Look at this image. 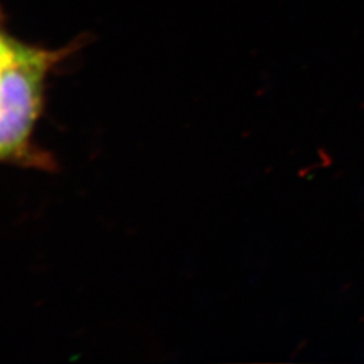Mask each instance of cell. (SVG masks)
<instances>
[{
	"mask_svg": "<svg viewBox=\"0 0 364 364\" xmlns=\"http://www.w3.org/2000/svg\"><path fill=\"white\" fill-rule=\"evenodd\" d=\"M55 55L11 41L0 66V158L23 147L38 117L46 70Z\"/></svg>",
	"mask_w": 364,
	"mask_h": 364,
	"instance_id": "obj_1",
	"label": "cell"
},
{
	"mask_svg": "<svg viewBox=\"0 0 364 364\" xmlns=\"http://www.w3.org/2000/svg\"><path fill=\"white\" fill-rule=\"evenodd\" d=\"M10 45H11L10 39H6L0 36V66L3 64L4 57H6V54H7L9 49H10Z\"/></svg>",
	"mask_w": 364,
	"mask_h": 364,
	"instance_id": "obj_2",
	"label": "cell"
}]
</instances>
